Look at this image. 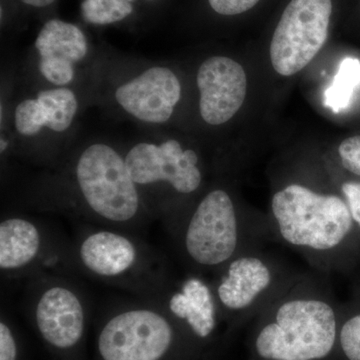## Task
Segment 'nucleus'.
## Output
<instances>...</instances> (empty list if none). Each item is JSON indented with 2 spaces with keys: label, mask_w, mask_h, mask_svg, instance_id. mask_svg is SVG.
I'll return each mask as SVG.
<instances>
[{
  "label": "nucleus",
  "mask_w": 360,
  "mask_h": 360,
  "mask_svg": "<svg viewBox=\"0 0 360 360\" xmlns=\"http://www.w3.org/2000/svg\"><path fill=\"white\" fill-rule=\"evenodd\" d=\"M340 328L323 290L309 281H290L257 315L250 360H330Z\"/></svg>",
  "instance_id": "nucleus-1"
},
{
  "label": "nucleus",
  "mask_w": 360,
  "mask_h": 360,
  "mask_svg": "<svg viewBox=\"0 0 360 360\" xmlns=\"http://www.w3.org/2000/svg\"><path fill=\"white\" fill-rule=\"evenodd\" d=\"M65 181L68 208L98 226L137 234L153 219L124 155L110 144L96 142L82 149Z\"/></svg>",
  "instance_id": "nucleus-2"
},
{
  "label": "nucleus",
  "mask_w": 360,
  "mask_h": 360,
  "mask_svg": "<svg viewBox=\"0 0 360 360\" xmlns=\"http://www.w3.org/2000/svg\"><path fill=\"white\" fill-rule=\"evenodd\" d=\"M75 269L146 302H153L170 283L165 257L132 232L87 226L70 245Z\"/></svg>",
  "instance_id": "nucleus-3"
},
{
  "label": "nucleus",
  "mask_w": 360,
  "mask_h": 360,
  "mask_svg": "<svg viewBox=\"0 0 360 360\" xmlns=\"http://www.w3.org/2000/svg\"><path fill=\"white\" fill-rule=\"evenodd\" d=\"M271 213L279 238L324 267L354 225L347 201L300 184L274 194Z\"/></svg>",
  "instance_id": "nucleus-4"
},
{
  "label": "nucleus",
  "mask_w": 360,
  "mask_h": 360,
  "mask_svg": "<svg viewBox=\"0 0 360 360\" xmlns=\"http://www.w3.org/2000/svg\"><path fill=\"white\" fill-rule=\"evenodd\" d=\"M101 360H194L201 348L158 305H122L104 317L96 338Z\"/></svg>",
  "instance_id": "nucleus-5"
},
{
  "label": "nucleus",
  "mask_w": 360,
  "mask_h": 360,
  "mask_svg": "<svg viewBox=\"0 0 360 360\" xmlns=\"http://www.w3.org/2000/svg\"><path fill=\"white\" fill-rule=\"evenodd\" d=\"M132 179L153 217L169 231L186 210L184 201L203 182L200 158L175 139L139 142L124 155Z\"/></svg>",
  "instance_id": "nucleus-6"
},
{
  "label": "nucleus",
  "mask_w": 360,
  "mask_h": 360,
  "mask_svg": "<svg viewBox=\"0 0 360 360\" xmlns=\"http://www.w3.org/2000/svg\"><path fill=\"white\" fill-rule=\"evenodd\" d=\"M168 232L189 266L200 272L217 274L251 250L245 243V224L231 194L222 188L212 189L189 205Z\"/></svg>",
  "instance_id": "nucleus-7"
},
{
  "label": "nucleus",
  "mask_w": 360,
  "mask_h": 360,
  "mask_svg": "<svg viewBox=\"0 0 360 360\" xmlns=\"http://www.w3.org/2000/svg\"><path fill=\"white\" fill-rule=\"evenodd\" d=\"M26 307L44 345L59 359L73 356L84 340L87 302L84 293L60 274L28 279Z\"/></svg>",
  "instance_id": "nucleus-8"
},
{
  "label": "nucleus",
  "mask_w": 360,
  "mask_h": 360,
  "mask_svg": "<svg viewBox=\"0 0 360 360\" xmlns=\"http://www.w3.org/2000/svg\"><path fill=\"white\" fill-rule=\"evenodd\" d=\"M288 281L269 257L252 248L243 251L212 283L222 321L236 326L259 314Z\"/></svg>",
  "instance_id": "nucleus-9"
},
{
  "label": "nucleus",
  "mask_w": 360,
  "mask_h": 360,
  "mask_svg": "<svg viewBox=\"0 0 360 360\" xmlns=\"http://www.w3.org/2000/svg\"><path fill=\"white\" fill-rule=\"evenodd\" d=\"M333 0H290L270 44L274 70L291 77L311 63L328 39Z\"/></svg>",
  "instance_id": "nucleus-10"
},
{
  "label": "nucleus",
  "mask_w": 360,
  "mask_h": 360,
  "mask_svg": "<svg viewBox=\"0 0 360 360\" xmlns=\"http://www.w3.org/2000/svg\"><path fill=\"white\" fill-rule=\"evenodd\" d=\"M75 269L70 245H59L44 225L30 217L11 215L0 222V269L8 278Z\"/></svg>",
  "instance_id": "nucleus-11"
},
{
  "label": "nucleus",
  "mask_w": 360,
  "mask_h": 360,
  "mask_svg": "<svg viewBox=\"0 0 360 360\" xmlns=\"http://www.w3.org/2000/svg\"><path fill=\"white\" fill-rule=\"evenodd\" d=\"M203 349L219 335L224 322L212 283L200 274H191L179 281H172L153 302Z\"/></svg>",
  "instance_id": "nucleus-12"
},
{
  "label": "nucleus",
  "mask_w": 360,
  "mask_h": 360,
  "mask_svg": "<svg viewBox=\"0 0 360 360\" xmlns=\"http://www.w3.org/2000/svg\"><path fill=\"white\" fill-rule=\"evenodd\" d=\"M115 96L118 105L132 117L161 124L174 115L181 97V84L169 68L153 66L120 85Z\"/></svg>",
  "instance_id": "nucleus-13"
},
{
  "label": "nucleus",
  "mask_w": 360,
  "mask_h": 360,
  "mask_svg": "<svg viewBox=\"0 0 360 360\" xmlns=\"http://www.w3.org/2000/svg\"><path fill=\"white\" fill-rule=\"evenodd\" d=\"M200 110L210 125L231 120L245 101L248 80L243 66L226 56H212L200 65L198 73Z\"/></svg>",
  "instance_id": "nucleus-14"
},
{
  "label": "nucleus",
  "mask_w": 360,
  "mask_h": 360,
  "mask_svg": "<svg viewBox=\"0 0 360 360\" xmlns=\"http://www.w3.org/2000/svg\"><path fill=\"white\" fill-rule=\"evenodd\" d=\"M39 52V68L42 77L58 87L75 79V65L89 51L86 37L72 23L59 20L47 21L35 40Z\"/></svg>",
  "instance_id": "nucleus-15"
},
{
  "label": "nucleus",
  "mask_w": 360,
  "mask_h": 360,
  "mask_svg": "<svg viewBox=\"0 0 360 360\" xmlns=\"http://www.w3.org/2000/svg\"><path fill=\"white\" fill-rule=\"evenodd\" d=\"M78 110L75 92L66 87L45 89L37 98H28L14 110V127L25 137L39 134L44 129L65 132L70 129Z\"/></svg>",
  "instance_id": "nucleus-16"
},
{
  "label": "nucleus",
  "mask_w": 360,
  "mask_h": 360,
  "mask_svg": "<svg viewBox=\"0 0 360 360\" xmlns=\"http://www.w3.org/2000/svg\"><path fill=\"white\" fill-rule=\"evenodd\" d=\"M360 84V61L354 58L343 59L333 84L326 92V104L335 112L345 110Z\"/></svg>",
  "instance_id": "nucleus-17"
},
{
  "label": "nucleus",
  "mask_w": 360,
  "mask_h": 360,
  "mask_svg": "<svg viewBox=\"0 0 360 360\" xmlns=\"http://www.w3.org/2000/svg\"><path fill=\"white\" fill-rule=\"evenodd\" d=\"M82 11L87 22L106 25L127 18L134 11V7L127 0H84Z\"/></svg>",
  "instance_id": "nucleus-18"
},
{
  "label": "nucleus",
  "mask_w": 360,
  "mask_h": 360,
  "mask_svg": "<svg viewBox=\"0 0 360 360\" xmlns=\"http://www.w3.org/2000/svg\"><path fill=\"white\" fill-rule=\"evenodd\" d=\"M338 349L347 360H360V314L340 323Z\"/></svg>",
  "instance_id": "nucleus-19"
},
{
  "label": "nucleus",
  "mask_w": 360,
  "mask_h": 360,
  "mask_svg": "<svg viewBox=\"0 0 360 360\" xmlns=\"http://www.w3.org/2000/svg\"><path fill=\"white\" fill-rule=\"evenodd\" d=\"M338 155L342 167L360 176V135L348 137L341 142Z\"/></svg>",
  "instance_id": "nucleus-20"
},
{
  "label": "nucleus",
  "mask_w": 360,
  "mask_h": 360,
  "mask_svg": "<svg viewBox=\"0 0 360 360\" xmlns=\"http://www.w3.org/2000/svg\"><path fill=\"white\" fill-rule=\"evenodd\" d=\"M20 354V345L13 326L2 315L0 321V360H18Z\"/></svg>",
  "instance_id": "nucleus-21"
},
{
  "label": "nucleus",
  "mask_w": 360,
  "mask_h": 360,
  "mask_svg": "<svg viewBox=\"0 0 360 360\" xmlns=\"http://www.w3.org/2000/svg\"><path fill=\"white\" fill-rule=\"evenodd\" d=\"M215 13L221 15H238L253 8L259 0H208Z\"/></svg>",
  "instance_id": "nucleus-22"
},
{
  "label": "nucleus",
  "mask_w": 360,
  "mask_h": 360,
  "mask_svg": "<svg viewBox=\"0 0 360 360\" xmlns=\"http://www.w3.org/2000/svg\"><path fill=\"white\" fill-rule=\"evenodd\" d=\"M354 224L360 227V184L345 182L341 186Z\"/></svg>",
  "instance_id": "nucleus-23"
},
{
  "label": "nucleus",
  "mask_w": 360,
  "mask_h": 360,
  "mask_svg": "<svg viewBox=\"0 0 360 360\" xmlns=\"http://www.w3.org/2000/svg\"><path fill=\"white\" fill-rule=\"evenodd\" d=\"M21 1L33 7H45L51 6L56 0H21Z\"/></svg>",
  "instance_id": "nucleus-24"
},
{
  "label": "nucleus",
  "mask_w": 360,
  "mask_h": 360,
  "mask_svg": "<svg viewBox=\"0 0 360 360\" xmlns=\"http://www.w3.org/2000/svg\"><path fill=\"white\" fill-rule=\"evenodd\" d=\"M127 1L132 2L134 1V0H127Z\"/></svg>",
  "instance_id": "nucleus-25"
}]
</instances>
